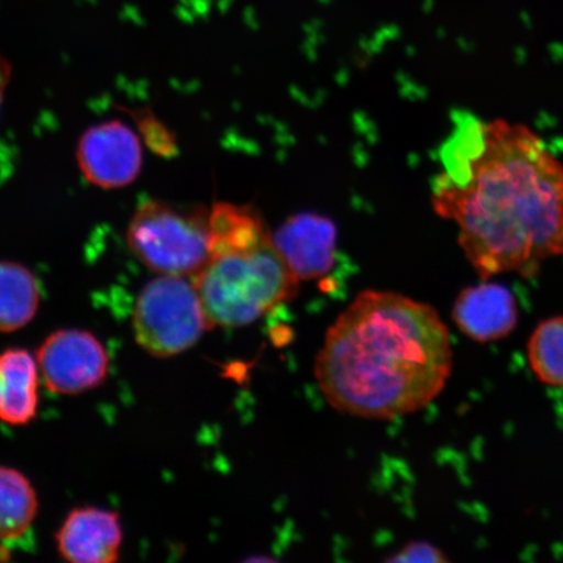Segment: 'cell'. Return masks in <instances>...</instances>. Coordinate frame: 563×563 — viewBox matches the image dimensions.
Listing matches in <instances>:
<instances>
[{"label": "cell", "mask_w": 563, "mask_h": 563, "mask_svg": "<svg viewBox=\"0 0 563 563\" xmlns=\"http://www.w3.org/2000/svg\"><path fill=\"white\" fill-rule=\"evenodd\" d=\"M440 161L433 208L460 229L478 276L530 277L563 255V165L530 129L461 112Z\"/></svg>", "instance_id": "1"}, {"label": "cell", "mask_w": 563, "mask_h": 563, "mask_svg": "<svg viewBox=\"0 0 563 563\" xmlns=\"http://www.w3.org/2000/svg\"><path fill=\"white\" fill-rule=\"evenodd\" d=\"M452 367V341L434 308L396 292L364 291L328 330L314 375L335 410L393 419L431 405Z\"/></svg>", "instance_id": "2"}, {"label": "cell", "mask_w": 563, "mask_h": 563, "mask_svg": "<svg viewBox=\"0 0 563 563\" xmlns=\"http://www.w3.org/2000/svg\"><path fill=\"white\" fill-rule=\"evenodd\" d=\"M192 279L210 328L256 322L294 299L300 280L282 257L269 230L211 253Z\"/></svg>", "instance_id": "3"}, {"label": "cell", "mask_w": 563, "mask_h": 563, "mask_svg": "<svg viewBox=\"0 0 563 563\" xmlns=\"http://www.w3.org/2000/svg\"><path fill=\"white\" fill-rule=\"evenodd\" d=\"M208 217L201 209L147 200L133 214L126 242L140 262L161 276L192 278L210 258Z\"/></svg>", "instance_id": "4"}, {"label": "cell", "mask_w": 563, "mask_h": 563, "mask_svg": "<svg viewBox=\"0 0 563 563\" xmlns=\"http://www.w3.org/2000/svg\"><path fill=\"white\" fill-rule=\"evenodd\" d=\"M132 327L140 346L156 357L194 347L210 328L194 279L161 274L141 290Z\"/></svg>", "instance_id": "5"}, {"label": "cell", "mask_w": 563, "mask_h": 563, "mask_svg": "<svg viewBox=\"0 0 563 563\" xmlns=\"http://www.w3.org/2000/svg\"><path fill=\"white\" fill-rule=\"evenodd\" d=\"M35 357L47 389L60 396L93 390L108 376V351L87 330L62 329L52 333Z\"/></svg>", "instance_id": "6"}, {"label": "cell", "mask_w": 563, "mask_h": 563, "mask_svg": "<svg viewBox=\"0 0 563 563\" xmlns=\"http://www.w3.org/2000/svg\"><path fill=\"white\" fill-rule=\"evenodd\" d=\"M76 158L86 179L104 189L130 186L143 167L140 140L121 121L91 126L77 145Z\"/></svg>", "instance_id": "7"}, {"label": "cell", "mask_w": 563, "mask_h": 563, "mask_svg": "<svg viewBox=\"0 0 563 563\" xmlns=\"http://www.w3.org/2000/svg\"><path fill=\"white\" fill-rule=\"evenodd\" d=\"M63 560L74 563H112L119 560L123 527L118 512L82 506L68 514L55 534Z\"/></svg>", "instance_id": "8"}, {"label": "cell", "mask_w": 563, "mask_h": 563, "mask_svg": "<svg viewBox=\"0 0 563 563\" xmlns=\"http://www.w3.org/2000/svg\"><path fill=\"white\" fill-rule=\"evenodd\" d=\"M273 242L299 279L321 278L334 266L336 229L325 217L295 216L282 224Z\"/></svg>", "instance_id": "9"}, {"label": "cell", "mask_w": 563, "mask_h": 563, "mask_svg": "<svg viewBox=\"0 0 563 563\" xmlns=\"http://www.w3.org/2000/svg\"><path fill=\"white\" fill-rule=\"evenodd\" d=\"M518 316L517 301L509 288L489 282L463 290L453 309L461 332L481 343L510 335L518 325Z\"/></svg>", "instance_id": "10"}, {"label": "cell", "mask_w": 563, "mask_h": 563, "mask_svg": "<svg viewBox=\"0 0 563 563\" xmlns=\"http://www.w3.org/2000/svg\"><path fill=\"white\" fill-rule=\"evenodd\" d=\"M40 376L37 357L30 351L0 352V420L25 426L37 417Z\"/></svg>", "instance_id": "11"}, {"label": "cell", "mask_w": 563, "mask_h": 563, "mask_svg": "<svg viewBox=\"0 0 563 563\" xmlns=\"http://www.w3.org/2000/svg\"><path fill=\"white\" fill-rule=\"evenodd\" d=\"M41 291L26 266L0 262V333L23 329L38 312Z\"/></svg>", "instance_id": "12"}, {"label": "cell", "mask_w": 563, "mask_h": 563, "mask_svg": "<svg viewBox=\"0 0 563 563\" xmlns=\"http://www.w3.org/2000/svg\"><path fill=\"white\" fill-rule=\"evenodd\" d=\"M38 512V497L30 478L0 466V540H12L30 530Z\"/></svg>", "instance_id": "13"}, {"label": "cell", "mask_w": 563, "mask_h": 563, "mask_svg": "<svg viewBox=\"0 0 563 563\" xmlns=\"http://www.w3.org/2000/svg\"><path fill=\"white\" fill-rule=\"evenodd\" d=\"M527 357L540 383L563 387V316L539 323L528 340Z\"/></svg>", "instance_id": "14"}, {"label": "cell", "mask_w": 563, "mask_h": 563, "mask_svg": "<svg viewBox=\"0 0 563 563\" xmlns=\"http://www.w3.org/2000/svg\"><path fill=\"white\" fill-rule=\"evenodd\" d=\"M139 125L141 132L144 133L146 143L152 150L159 154H172L175 152L174 137L168 135V131L164 124L159 123L153 114L140 115Z\"/></svg>", "instance_id": "15"}, {"label": "cell", "mask_w": 563, "mask_h": 563, "mask_svg": "<svg viewBox=\"0 0 563 563\" xmlns=\"http://www.w3.org/2000/svg\"><path fill=\"white\" fill-rule=\"evenodd\" d=\"M386 561L394 563H442L449 560L438 547L427 543V541H413V543L405 545L397 554H394L393 558Z\"/></svg>", "instance_id": "16"}, {"label": "cell", "mask_w": 563, "mask_h": 563, "mask_svg": "<svg viewBox=\"0 0 563 563\" xmlns=\"http://www.w3.org/2000/svg\"><path fill=\"white\" fill-rule=\"evenodd\" d=\"M11 77V66L10 63L0 56V106H2L4 91L7 86H9Z\"/></svg>", "instance_id": "17"}]
</instances>
